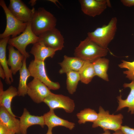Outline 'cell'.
<instances>
[{
  "label": "cell",
  "mask_w": 134,
  "mask_h": 134,
  "mask_svg": "<svg viewBox=\"0 0 134 134\" xmlns=\"http://www.w3.org/2000/svg\"><path fill=\"white\" fill-rule=\"evenodd\" d=\"M43 102L48 106L50 110L62 109L67 113H72L75 107L74 100L69 97L52 93L45 98Z\"/></svg>",
  "instance_id": "8"
},
{
  "label": "cell",
  "mask_w": 134,
  "mask_h": 134,
  "mask_svg": "<svg viewBox=\"0 0 134 134\" xmlns=\"http://www.w3.org/2000/svg\"><path fill=\"white\" fill-rule=\"evenodd\" d=\"M30 53L34 56L35 61L44 62L47 58H52L57 51L46 46L42 41H39L33 44Z\"/></svg>",
  "instance_id": "14"
},
{
  "label": "cell",
  "mask_w": 134,
  "mask_h": 134,
  "mask_svg": "<svg viewBox=\"0 0 134 134\" xmlns=\"http://www.w3.org/2000/svg\"><path fill=\"white\" fill-rule=\"evenodd\" d=\"M32 21L28 23L25 31L18 36L10 38L8 43L9 45L15 47L25 57L27 58L30 55L26 52L27 46L30 44H34L39 41V37L33 32L31 28Z\"/></svg>",
  "instance_id": "5"
},
{
  "label": "cell",
  "mask_w": 134,
  "mask_h": 134,
  "mask_svg": "<svg viewBox=\"0 0 134 134\" xmlns=\"http://www.w3.org/2000/svg\"><path fill=\"white\" fill-rule=\"evenodd\" d=\"M11 115L4 107L0 106V123L15 134H21L20 121Z\"/></svg>",
  "instance_id": "17"
},
{
  "label": "cell",
  "mask_w": 134,
  "mask_h": 134,
  "mask_svg": "<svg viewBox=\"0 0 134 134\" xmlns=\"http://www.w3.org/2000/svg\"><path fill=\"white\" fill-rule=\"evenodd\" d=\"M52 129L48 128V130L46 134H52Z\"/></svg>",
  "instance_id": "33"
},
{
  "label": "cell",
  "mask_w": 134,
  "mask_h": 134,
  "mask_svg": "<svg viewBox=\"0 0 134 134\" xmlns=\"http://www.w3.org/2000/svg\"><path fill=\"white\" fill-rule=\"evenodd\" d=\"M38 36L39 41L56 51L61 50L64 47L63 36L60 31L56 28L42 33Z\"/></svg>",
  "instance_id": "10"
},
{
  "label": "cell",
  "mask_w": 134,
  "mask_h": 134,
  "mask_svg": "<svg viewBox=\"0 0 134 134\" xmlns=\"http://www.w3.org/2000/svg\"><path fill=\"white\" fill-rule=\"evenodd\" d=\"M120 1L124 6L127 7L134 6V0H121Z\"/></svg>",
  "instance_id": "29"
},
{
  "label": "cell",
  "mask_w": 134,
  "mask_h": 134,
  "mask_svg": "<svg viewBox=\"0 0 134 134\" xmlns=\"http://www.w3.org/2000/svg\"><path fill=\"white\" fill-rule=\"evenodd\" d=\"M10 131L5 126L0 123V134H8Z\"/></svg>",
  "instance_id": "30"
},
{
  "label": "cell",
  "mask_w": 134,
  "mask_h": 134,
  "mask_svg": "<svg viewBox=\"0 0 134 134\" xmlns=\"http://www.w3.org/2000/svg\"><path fill=\"white\" fill-rule=\"evenodd\" d=\"M0 77L4 79L5 78L6 75L4 71L1 66L0 65Z\"/></svg>",
  "instance_id": "31"
},
{
  "label": "cell",
  "mask_w": 134,
  "mask_h": 134,
  "mask_svg": "<svg viewBox=\"0 0 134 134\" xmlns=\"http://www.w3.org/2000/svg\"><path fill=\"white\" fill-rule=\"evenodd\" d=\"M10 36L0 39V65L4 69L5 73L6 83L10 85L13 82L12 74L9 69L7 63L6 55V46Z\"/></svg>",
  "instance_id": "20"
},
{
  "label": "cell",
  "mask_w": 134,
  "mask_h": 134,
  "mask_svg": "<svg viewBox=\"0 0 134 134\" xmlns=\"http://www.w3.org/2000/svg\"><path fill=\"white\" fill-rule=\"evenodd\" d=\"M43 116L45 124L48 128L52 129L54 127L60 126L65 127L71 130L75 127V124L74 123L58 116L55 114L53 110H50L49 111L44 114Z\"/></svg>",
  "instance_id": "18"
},
{
  "label": "cell",
  "mask_w": 134,
  "mask_h": 134,
  "mask_svg": "<svg viewBox=\"0 0 134 134\" xmlns=\"http://www.w3.org/2000/svg\"><path fill=\"white\" fill-rule=\"evenodd\" d=\"M67 88L69 93L73 94L76 91L79 81L80 80L78 72L71 71L67 73Z\"/></svg>",
  "instance_id": "26"
},
{
  "label": "cell",
  "mask_w": 134,
  "mask_h": 134,
  "mask_svg": "<svg viewBox=\"0 0 134 134\" xmlns=\"http://www.w3.org/2000/svg\"><path fill=\"white\" fill-rule=\"evenodd\" d=\"M124 88H129L130 91L127 98L123 100L121 96H118V106L117 111L120 110L125 107H128V112L131 111V114L134 113V80L132 81L129 83H124L123 85Z\"/></svg>",
  "instance_id": "21"
},
{
  "label": "cell",
  "mask_w": 134,
  "mask_h": 134,
  "mask_svg": "<svg viewBox=\"0 0 134 134\" xmlns=\"http://www.w3.org/2000/svg\"><path fill=\"white\" fill-rule=\"evenodd\" d=\"M64 57L62 62L59 63L61 67L59 71L60 74L71 71L79 72L86 62L75 56L70 57L65 55Z\"/></svg>",
  "instance_id": "16"
},
{
  "label": "cell",
  "mask_w": 134,
  "mask_h": 134,
  "mask_svg": "<svg viewBox=\"0 0 134 134\" xmlns=\"http://www.w3.org/2000/svg\"><path fill=\"white\" fill-rule=\"evenodd\" d=\"M7 49L8 50L7 64L11 67L10 69L12 74L15 75L22 67L25 57L19 51L15 49L12 46L9 45Z\"/></svg>",
  "instance_id": "19"
},
{
  "label": "cell",
  "mask_w": 134,
  "mask_h": 134,
  "mask_svg": "<svg viewBox=\"0 0 134 134\" xmlns=\"http://www.w3.org/2000/svg\"><path fill=\"white\" fill-rule=\"evenodd\" d=\"M35 0H31L30 1V3L31 4V5L32 6H34L36 3Z\"/></svg>",
  "instance_id": "34"
},
{
  "label": "cell",
  "mask_w": 134,
  "mask_h": 134,
  "mask_svg": "<svg viewBox=\"0 0 134 134\" xmlns=\"http://www.w3.org/2000/svg\"><path fill=\"white\" fill-rule=\"evenodd\" d=\"M8 134H15V133L13 131H10Z\"/></svg>",
  "instance_id": "36"
},
{
  "label": "cell",
  "mask_w": 134,
  "mask_h": 134,
  "mask_svg": "<svg viewBox=\"0 0 134 134\" xmlns=\"http://www.w3.org/2000/svg\"><path fill=\"white\" fill-rule=\"evenodd\" d=\"M8 7L12 13L21 21L27 23L32 21L35 9H30L21 0H10Z\"/></svg>",
  "instance_id": "12"
},
{
  "label": "cell",
  "mask_w": 134,
  "mask_h": 134,
  "mask_svg": "<svg viewBox=\"0 0 134 134\" xmlns=\"http://www.w3.org/2000/svg\"><path fill=\"white\" fill-rule=\"evenodd\" d=\"M79 124H85L86 122L94 123L97 119L98 114L94 110L90 108L85 109L76 114Z\"/></svg>",
  "instance_id": "25"
},
{
  "label": "cell",
  "mask_w": 134,
  "mask_h": 134,
  "mask_svg": "<svg viewBox=\"0 0 134 134\" xmlns=\"http://www.w3.org/2000/svg\"><path fill=\"white\" fill-rule=\"evenodd\" d=\"M117 22V18L112 17L107 25L98 27L92 32H88L87 36L100 46L107 49L116 34Z\"/></svg>",
  "instance_id": "2"
},
{
  "label": "cell",
  "mask_w": 134,
  "mask_h": 134,
  "mask_svg": "<svg viewBox=\"0 0 134 134\" xmlns=\"http://www.w3.org/2000/svg\"><path fill=\"white\" fill-rule=\"evenodd\" d=\"M27 86V94L37 103L43 102L45 98L52 93L45 84L35 78L28 84Z\"/></svg>",
  "instance_id": "11"
},
{
  "label": "cell",
  "mask_w": 134,
  "mask_h": 134,
  "mask_svg": "<svg viewBox=\"0 0 134 134\" xmlns=\"http://www.w3.org/2000/svg\"><path fill=\"white\" fill-rule=\"evenodd\" d=\"M120 130L124 134H134V129L127 126H122Z\"/></svg>",
  "instance_id": "28"
},
{
  "label": "cell",
  "mask_w": 134,
  "mask_h": 134,
  "mask_svg": "<svg viewBox=\"0 0 134 134\" xmlns=\"http://www.w3.org/2000/svg\"><path fill=\"white\" fill-rule=\"evenodd\" d=\"M104 131V132L103 133L99 134H111L109 130H106Z\"/></svg>",
  "instance_id": "35"
},
{
  "label": "cell",
  "mask_w": 134,
  "mask_h": 134,
  "mask_svg": "<svg viewBox=\"0 0 134 134\" xmlns=\"http://www.w3.org/2000/svg\"><path fill=\"white\" fill-rule=\"evenodd\" d=\"M81 82L88 84L92 81L96 76L92 63L86 61L84 65L78 72Z\"/></svg>",
  "instance_id": "24"
},
{
  "label": "cell",
  "mask_w": 134,
  "mask_h": 134,
  "mask_svg": "<svg viewBox=\"0 0 134 134\" xmlns=\"http://www.w3.org/2000/svg\"><path fill=\"white\" fill-rule=\"evenodd\" d=\"M98 114L97 119L92 124L93 128L99 127L104 131L111 130L115 132L120 129L123 119L122 114H110L109 111H105L100 106L99 107Z\"/></svg>",
  "instance_id": "6"
},
{
  "label": "cell",
  "mask_w": 134,
  "mask_h": 134,
  "mask_svg": "<svg viewBox=\"0 0 134 134\" xmlns=\"http://www.w3.org/2000/svg\"><path fill=\"white\" fill-rule=\"evenodd\" d=\"M31 22L32 31L38 36L42 33L55 28L57 19L50 12L40 7L35 11Z\"/></svg>",
  "instance_id": "3"
},
{
  "label": "cell",
  "mask_w": 134,
  "mask_h": 134,
  "mask_svg": "<svg viewBox=\"0 0 134 134\" xmlns=\"http://www.w3.org/2000/svg\"><path fill=\"white\" fill-rule=\"evenodd\" d=\"M18 95V90L11 86L6 90H3V84L0 81V106L5 108L12 116L16 117L11 110V103L12 99Z\"/></svg>",
  "instance_id": "15"
},
{
  "label": "cell",
  "mask_w": 134,
  "mask_h": 134,
  "mask_svg": "<svg viewBox=\"0 0 134 134\" xmlns=\"http://www.w3.org/2000/svg\"><path fill=\"white\" fill-rule=\"evenodd\" d=\"M31 76L37 79L45 84L50 90H56L60 87L58 82L51 80L47 74L44 62L32 60L28 68Z\"/></svg>",
  "instance_id": "7"
},
{
  "label": "cell",
  "mask_w": 134,
  "mask_h": 134,
  "mask_svg": "<svg viewBox=\"0 0 134 134\" xmlns=\"http://www.w3.org/2000/svg\"><path fill=\"white\" fill-rule=\"evenodd\" d=\"M81 10L85 14L93 17L101 14L107 7H111L107 0H80Z\"/></svg>",
  "instance_id": "9"
},
{
  "label": "cell",
  "mask_w": 134,
  "mask_h": 134,
  "mask_svg": "<svg viewBox=\"0 0 134 134\" xmlns=\"http://www.w3.org/2000/svg\"><path fill=\"white\" fill-rule=\"evenodd\" d=\"M112 134H124L120 130H118Z\"/></svg>",
  "instance_id": "32"
},
{
  "label": "cell",
  "mask_w": 134,
  "mask_h": 134,
  "mask_svg": "<svg viewBox=\"0 0 134 134\" xmlns=\"http://www.w3.org/2000/svg\"><path fill=\"white\" fill-rule=\"evenodd\" d=\"M109 62L108 59L102 57L97 59L92 63L96 76L107 81H109L107 72Z\"/></svg>",
  "instance_id": "23"
},
{
  "label": "cell",
  "mask_w": 134,
  "mask_h": 134,
  "mask_svg": "<svg viewBox=\"0 0 134 134\" xmlns=\"http://www.w3.org/2000/svg\"><path fill=\"white\" fill-rule=\"evenodd\" d=\"M122 61V62L119 65V67L127 69V70L123 71L124 73L129 79L134 80V61L130 62L123 60Z\"/></svg>",
  "instance_id": "27"
},
{
  "label": "cell",
  "mask_w": 134,
  "mask_h": 134,
  "mask_svg": "<svg viewBox=\"0 0 134 134\" xmlns=\"http://www.w3.org/2000/svg\"><path fill=\"white\" fill-rule=\"evenodd\" d=\"M0 5L4 10L6 20V27L4 32L0 34V39L11 35L12 38L17 36L25 31L28 23H24L14 16L7 6L4 0H0Z\"/></svg>",
  "instance_id": "4"
},
{
  "label": "cell",
  "mask_w": 134,
  "mask_h": 134,
  "mask_svg": "<svg viewBox=\"0 0 134 134\" xmlns=\"http://www.w3.org/2000/svg\"><path fill=\"white\" fill-rule=\"evenodd\" d=\"M107 49L103 48L90 39L87 36L81 41L74 50L75 57L85 61L92 63L99 58L106 56Z\"/></svg>",
  "instance_id": "1"
},
{
  "label": "cell",
  "mask_w": 134,
  "mask_h": 134,
  "mask_svg": "<svg viewBox=\"0 0 134 134\" xmlns=\"http://www.w3.org/2000/svg\"><path fill=\"white\" fill-rule=\"evenodd\" d=\"M19 118L21 134H27L28 128L31 126L37 125L43 128L45 125L43 115H32L25 108H24L23 114Z\"/></svg>",
  "instance_id": "13"
},
{
  "label": "cell",
  "mask_w": 134,
  "mask_h": 134,
  "mask_svg": "<svg viewBox=\"0 0 134 134\" xmlns=\"http://www.w3.org/2000/svg\"><path fill=\"white\" fill-rule=\"evenodd\" d=\"M26 57L24 58L23 66L19 70L20 77L18 88V96L23 97L27 94L28 88L27 82L28 78L31 76L30 72L26 67Z\"/></svg>",
  "instance_id": "22"
}]
</instances>
